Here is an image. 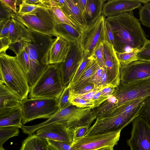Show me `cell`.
Segmentation results:
<instances>
[{
	"label": "cell",
	"mask_w": 150,
	"mask_h": 150,
	"mask_svg": "<svg viewBox=\"0 0 150 150\" xmlns=\"http://www.w3.org/2000/svg\"><path fill=\"white\" fill-rule=\"evenodd\" d=\"M114 37L113 46L116 52L139 51L148 40L139 19L133 11L107 17Z\"/></svg>",
	"instance_id": "1"
},
{
	"label": "cell",
	"mask_w": 150,
	"mask_h": 150,
	"mask_svg": "<svg viewBox=\"0 0 150 150\" xmlns=\"http://www.w3.org/2000/svg\"><path fill=\"white\" fill-rule=\"evenodd\" d=\"M65 87L60 63L49 64L30 87L28 98L58 99Z\"/></svg>",
	"instance_id": "2"
},
{
	"label": "cell",
	"mask_w": 150,
	"mask_h": 150,
	"mask_svg": "<svg viewBox=\"0 0 150 150\" xmlns=\"http://www.w3.org/2000/svg\"><path fill=\"white\" fill-rule=\"evenodd\" d=\"M0 72L4 84L21 100L28 98L30 86L26 75L18 63L16 57L0 52Z\"/></svg>",
	"instance_id": "3"
},
{
	"label": "cell",
	"mask_w": 150,
	"mask_h": 150,
	"mask_svg": "<svg viewBox=\"0 0 150 150\" xmlns=\"http://www.w3.org/2000/svg\"><path fill=\"white\" fill-rule=\"evenodd\" d=\"M12 18L20 22L28 29L52 37H56L54 27L56 24L50 9L38 7L25 15L14 13Z\"/></svg>",
	"instance_id": "4"
},
{
	"label": "cell",
	"mask_w": 150,
	"mask_h": 150,
	"mask_svg": "<svg viewBox=\"0 0 150 150\" xmlns=\"http://www.w3.org/2000/svg\"><path fill=\"white\" fill-rule=\"evenodd\" d=\"M58 99L28 98L22 100L23 125L36 119L50 117L58 111Z\"/></svg>",
	"instance_id": "5"
},
{
	"label": "cell",
	"mask_w": 150,
	"mask_h": 150,
	"mask_svg": "<svg viewBox=\"0 0 150 150\" xmlns=\"http://www.w3.org/2000/svg\"><path fill=\"white\" fill-rule=\"evenodd\" d=\"M143 103L130 112L114 116L96 118L95 122L90 127L85 135L121 131L139 116Z\"/></svg>",
	"instance_id": "6"
},
{
	"label": "cell",
	"mask_w": 150,
	"mask_h": 150,
	"mask_svg": "<svg viewBox=\"0 0 150 150\" xmlns=\"http://www.w3.org/2000/svg\"><path fill=\"white\" fill-rule=\"evenodd\" d=\"M112 95L117 100V108L132 100L147 98L150 96V77L127 84L120 82Z\"/></svg>",
	"instance_id": "7"
},
{
	"label": "cell",
	"mask_w": 150,
	"mask_h": 150,
	"mask_svg": "<svg viewBox=\"0 0 150 150\" xmlns=\"http://www.w3.org/2000/svg\"><path fill=\"white\" fill-rule=\"evenodd\" d=\"M105 18L102 14L95 22L82 30L79 43L84 54L92 56L97 47L105 41Z\"/></svg>",
	"instance_id": "8"
},
{
	"label": "cell",
	"mask_w": 150,
	"mask_h": 150,
	"mask_svg": "<svg viewBox=\"0 0 150 150\" xmlns=\"http://www.w3.org/2000/svg\"><path fill=\"white\" fill-rule=\"evenodd\" d=\"M121 131L85 135L72 143L71 146L75 150H97L107 147H113L117 144Z\"/></svg>",
	"instance_id": "9"
},
{
	"label": "cell",
	"mask_w": 150,
	"mask_h": 150,
	"mask_svg": "<svg viewBox=\"0 0 150 150\" xmlns=\"http://www.w3.org/2000/svg\"><path fill=\"white\" fill-rule=\"evenodd\" d=\"M130 138L127 141L131 150H150V126L138 116L133 121Z\"/></svg>",
	"instance_id": "10"
},
{
	"label": "cell",
	"mask_w": 150,
	"mask_h": 150,
	"mask_svg": "<svg viewBox=\"0 0 150 150\" xmlns=\"http://www.w3.org/2000/svg\"><path fill=\"white\" fill-rule=\"evenodd\" d=\"M70 47L65 61L60 63L63 84L67 86L82 63L83 52L79 43H69Z\"/></svg>",
	"instance_id": "11"
},
{
	"label": "cell",
	"mask_w": 150,
	"mask_h": 150,
	"mask_svg": "<svg viewBox=\"0 0 150 150\" xmlns=\"http://www.w3.org/2000/svg\"><path fill=\"white\" fill-rule=\"evenodd\" d=\"M120 82L127 84L150 77V62L138 60L121 65Z\"/></svg>",
	"instance_id": "12"
},
{
	"label": "cell",
	"mask_w": 150,
	"mask_h": 150,
	"mask_svg": "<svg viewBox=\"0 0 150 150\" xmlns=\"http://www.w3.org/2000/svg\"><path fill=\"white\" fill-rule=\"evenodd\" d=\"M70 44L59 36L53 39L41 59L45 65L64 62L69 52Z\"/></svg>",
	"instance_id": "13"
},
{
	"label": "cell",
	"mask_w": 150,
	"mask_h": 150,
	"mask_svg": "<svg viewBox=\"0 0 150 150\" xmlns=\"http://www.w3.org/2000/svg\"><path fill=\"white\" fill-rule=\"evenodd\" d=\"M36 131V134L42 139L70 143L73 142L71 130L61 122L45 126Z\"/></svg>",
	"instance_id": "14"
},
{
	"label": "cell",
	"mask_w": 150,
	"mask_h": 150,
	"mask_svg": "<svg viewBox=\"0 0 150 150\" xmlns=\"http://www.w3.org/2000/svg\"><path fill=\"white\" fill-rule=\"evenodd\" d=\"M105 67L108 76V85L116 87L120 81V64L113 45L105 41L103 43Z\"/></svg>",
	"instance_id": "15"
},
{
	"label": "cell",
	"mask_w": 150,
	"mask_h": 150,
	"mask_svg": "<svg viewBox=\"0 0 150 150\" xmlns=\"http://www.w3.org/2000/svg\"><path fill=\"white\" fill-rule=\"evenodd\" d=\"M25 45L30 61V69L27 77L30 87L35 83L48 65H44L41 62L37 48L34 43L25 42Z\"/></svg>",
	"instance_id": "16"
},
{
	"label": "cell",
	"mask_w": 150,
	"mask_h": 150,
	"mask_svg": "<svg viewBox=\"0 0 150 150\" xmlns=\"http://www.w3.org/2000/svg\"><path fill=\"white\" fill-rule=\"evenodd\" d=\"M141 6L140 0H110L104 4L102 13L105 17L113 16L133 11Z\"/></svg>",
	"instance_id": "17"
},
{
	"label": "cell",
	"mask_w": 150,
	"mask_h": 150,
	"mask_svg": "<svg viewBox=\"0 0 150 150\" xmlns=\"http://www.w3.org/2000/svg\"><path fill=\"white\" fill-rule=\"evenodd\" d=\"M9 38L11 44L21 41L35 42L34 37L29 29L12 18L11 19Z\"/></svg>",
	"instance_id": "18"
},
{
	"label": "cell",
	"mask_w": 150,
	"mask_h": 150,
	"mask_svg": "<svg viewBox=\"0 0 150 150\" xmlns=\"http://www.w3.org/2000/svg\"><path fill=\"white\" fill-rule=\"evenodd\" d=\"M23 113L21 106L0 109V127L15 126L21 128L23 125Z\"/></svg>",
	"instance_id": "19"
},
{
	"label": "cell",
	"mask_w": 150,
	"mask_h": 150,
	"mask_svg": "<svg viewBox=\"0 0 150 150\" xmlns=\"http://www.w3.org/2000/svg\"><path fill=\"white\" fill-rule=\"evenodd\" d=\"M82 31L65 23L57 24L54 27L56 37L59 36L68 42L71 43L79 42Z\"/></svg>",
	"instance_id": "20"
},
{
	"label": "cell",
	"mask_w": 150,
	"mask_h": 150,
	"mask_svg": "<svg viewBox=\"0 0 150 150\" xmlns=\"http://www.w3.org/2000/svg\"><path fill=\"white\" fill-rule=\"evenodd\" d=\"M21 101L6 85L0 82V109L18 107Z\"/></svg>",
	"instance_id": "21"
},
{
	"label": "cell",
	"mask_w": 150,
	"mask_h": 150,
	"mask_svg": "<svg viewBox=\"0 0 150 150\" xmlns=\"http://www.w3.org/2000/svg\"><path fill=\"white\" fill-rule=\"evenodd\" d=\"M61 8L70 18L83 28L87 26L86 20L76 0H65L63 6Z\"/></svg>",
	"instance_id": "22"
},
{
	"label": "cell",
	"mask_w": 150,
	"mask_h": 150,
	"mask_svg": "<svg viewBox=\"0 0 150 150\" xmlns=\"http://www.w3.org/2000/svg\"><path fill=\"white\" fill-rule=\"evenodd\" d=\"M117 99L112 95L98 105L91 109L96 119L109 117L117 109Z\"/></svg>",
	"instance_id": "23"
},
{
	"label": "cell",
	"mask_w": 150,
	"mask_h": 150,
	"mask_svg": "<svg viewBox=\"0 0 150 150\" xmlns=\"http://www.w3.org/2000/svg\"><path fill=\"white\" fill-rule=\"evenodd\" d=\"M105 0H87L85 18L87 26L95 22L102 15Z\"/></svg>",
	"instance_id": "24"
},
{
	"label": "cell",
	"mask_w": 150,
	"mask_h": 150,
	"mask_svg": "<svg viewBox=\"0 0 150 150\" xmlns=\"http://www.w3.org/2000/svg\"><path fill=\"white\" fill-rule=\"evenodd\" d=\"M49 147L47 139L32 134L23 141L20 150H49Z\"/></svg>",
	"instance_id": "25"
},
{
	"label": "cell",
	"mask_w": 150,
	"mask_h": 150,
	"mask_svg": "<svg viewBox=\"0 0 150 150\" xmlns=\"http://www.w3.org/2000/svg\"><path fill=\"white\" fill-rule=\"evenodd\" d=\"M101 67L102 66L93 56L92 59L78 81L71 87L72 90L73 91L78 90L89 84V80Z\"/></svg>",
	"instance_id": "26"
},
{
	"label": "cell",
	"mask_w": 150,
	"mask_h": 150,
	"mask_svg": "<svg viewBox=\"0 0 150 150\" xmlns=\"http://www.w3.org/2000/svg\"><path fill=\"white\" fill-rule=\"evenodd\" d=\"M29 30L35 39V42L34 43L37 48L39 58L41 62L42 58L47 50L53 38L47 35Z\"/></svg>",
	"instance_id": "27"
},
{
	"label": "cell",
	"mask_w": 150,
	"mask_h": 150,
	"mask_svg": "<svg viewBox=\"0 0 150 150\" xmlns=\"http://www.w3.org/2000/svg\"><path fill=\"white\" fill-rule=\"evenodd\" d=\"M51 10L56 24L65 23L82 30L84 29L81 25L70 18L59 7H52Z\"/></svg>",
	"instance_id": "28"
},
{
	"label": "cell",
	"mask_w": 150,
	"mask_h": 150,
	"mask_svg": "<svg viewBox=\"0 0 150 150\" xmlns=\"http://www.w3.org/2000/svg\"><path fill=\"white\" fill-rule=\"evenodd\" d=\"M20 128L15 126L0 127V146L10 138L18 136Z\"/></svg>",
	"instance_id": "29"
},
{
	"label": "cell",
	"mask_w": 150,
	"mask_h": 150,
	"mask_svg": "<svg viewBox=\"0 0 150 150\" xmlns=\"http://www.w3.org/2000/svg\"><path fill=\"white\" fill-rule=\"evenodd\" d=\"M92 58V55L90 56L88 54H84L82 62L68 86L71 87L78 81Z\"/></svg>",
	"instance_id": "30"
},
{
	"label": "cell",
	"mask_w": 150,
	"mask_h": 150,
	"mask_svg": "<svg viewBox=\"0 0 150 150\" xmlns=\"http://www.w3.org/2000/svg\"><path fill=\"white\" fill-rule=\"evenodd\" d=\"M16 60L26 76L30 69L29 58L25 49V42L22 49L15 56Z\"/></svg>",
	"instance_id": "31"
},
{
	"label": "cell",
	"mask_w": 150,
	"mask_h": 150,
	"mask_svg": "<svg viewBox=\"0 0 150 150\" xmlns=\"http://www.w3.org/2000/svg\"><path fill=\"white\" fill-rule=\"evenodd\" d=\"M139 9V21L143 25L150 28V0Z\"/></svg>",
	"instance_id": "32"
},
{
	"label": "cell",
	"mask_w": 150,
	"mask_h": 150,
	"mask_svg": "<svg viewBox=\"0 0 150 150\" xmlns=\"http://www.w3.org/2000/svg\"><path fill=\"white\" fill-rule=\"evenodd\" d=\"M138 52L134 51L128 52H116V53L120 65H126L138 60L137 57Z\"/></svg>",
	"instance_id": "33"
},
{
	"label": "cell",
	"mask_w": 150,
	"mask_h": 150,
	"mask_svg": "<svg viewBox=\"0 0 150 150\" xmlns=\"http://www.w3.org/2000/svg\"><path fill=\"white\" fill-rule=\"evenodd\" d=\"M71 88L67 86L64 89L58 101V111L72 105L69 100Z\"/></svg>",
	"instance_id": "34"
},
{
	"label": "cell",
	"mask_w": 150,
	"mask_h": 150,
	"mask_svg": "<svg viewBox=\"0 0 150 150\" xmlns=\"http://www.w3.org/2000/svg\"><path fill=\"white\" fill-rule=\"evenodd\" d=\"M138 60L150 62V40H147L137 54Z\"/></svg>",
	"instance_id": "35"
},
{
	"label": "cell",
	"mask_w": 150,
	"mask_h": 150,
	"mask_svg": "<svg viewBox=\"0 0 150 150\" xmlns=\"http://www.w3.org/2000/svg\"><path fill=\"white\" fill-rule=\"evenodd\" d=\"M138 116L145 120L150 126V96L144 101Z\"/></svg>",
	"instance_id": "36"
},
{
	"label": "cell",
	"mask_w": 150,
	"mask_h": 150,
	"mask_svg": "<svg viewBox=\"0 0 150 150\" xmlns=\"http://www.w3.org/2000/svg\"><path fill=\"white\" fill-rule=\"evenodd\" d=\"M49 146L54 150H75L71 143L47 139Z\"/></svg>",
	"instance_id": "37"
},
{
	"label": "cell",
	"mask_w": 150,
	"mask_h": 150,
	"mask_svg": "<svg viewBox=\"0 0 150 150\" xmlns=\"http://www.w3.org/2000/svg\"><path fill=\"white\" fill-rule=\"evenodd\" d=\"M92 55L100 66L105 67L103 43L97 47Z\"/></svg>",
	"instance_id": "38"
},
{
	"label": "cell",
	"mask_w": 150,
	"mask_h": 150,
	"mask_svg": "<svg viewBox=\"0 0 150 150\" xmlns=\"http://www.w3.org/2000/svg\"><path fill=\"white\" fill-rule=\"evenodd\" d=\"M71 103L80 108H91L94 106V101L92 100H86L78 98H73L69 99Z\"/></svg>",
	"instance_id": "39"
},
{
	"label": "cell",
	"mask_w": 150,
	"mask_h": 150,
	"mask_svg": "<svg viewBox=\"0 0 150 150\" xmlns=\"http://www.w3.org/2000/svg\"><path fill=\"white\" fill-rule=\"evenodd\" d=\"M41 7L39 5H34L27 3L25 0L22 1L19 4V9L17 13L20 15H25L29 13L36 8Z\"/></svg>",
	"instance_id": "40"
},
{
	"label": "cell",
	"mask_w": 150,
	"mask_h": 150,
	"mask_svg": "<svg viewBox=\"0 0 150 150\" xmlns=\"http://www.w3.org/2000/svg\"><path fill=\"white\" fill-rule=\"evenodd\" d=\"M90 127L88 125H85L76 127L71 130L72 134V143L84 136Z\"/></svg>",
	"instance_id": "41"
},
{
	"label": "cell",
	"mask_w": 150,
	"mask_h": 150,
	"mask_svg": "<svg viewBox=\"0 0 150 150\" xmlns=\"http://www.w3.org/2000/svg\"><path fill=\"white\" fill-rule=\"evenodd\" d=\"M11 19L0 21V38H9Z\"/></svg>",
	"instance_id": "42"
},
{
	"label": "cell",
	"mask_w": 150,
	"mask_h": 150,
	"mask_svg": "<svg viewBox=\"0 0 150 150\" xmlns=\"http://www.w3.org/2000/svg\"><path fill=\"white\" fill-rule=\"evenodd\" d=\"M0 21L10 19L14 12L11 9L0 2Z\"/></svg>",
	"instance_id": "43"
},
{
	"label": "cell",
	"mask_w": 150,
	"mask_h": 150,
	"mask_svg": "<svg viewBox=\"0 0 150 150\" xmlns=\"http://www.w3.org/2000/svg\"><path fill=\"white\" fill-rule=\"evenodd\" d=\"M103 67H101L90 78L88 81L89 84H93L96 88L99 87L101 82Z\"/></svg>",
	"instance_id": "44"
},
{
	"label": "cell",
	"mask_w": 150,
	"mask_h": 150,
	"mask_svg": "<svg viewBox=\"0 0 150 150\" xmlns=\"http://www.w3.org/2000/svg\"><path fill=\"white\" fill-rule=\"evenodd\" d=\"M105 41L113 46L114 37L110 25L105 20Z\"/></svg>",
	"instance_id": "45"
},
{
	"label": "cell",
	"mask_w": 150,
	"mask_h": 150,
	"mask_svg": "<svg viewBox=\"0 0 150 150\" xmlns=\"http://www.w3.org/2000/svg\"><path fill=\"white\" fill-rule=\"evenodd\" d=\"M101 88L100 87H97L92 91L81 95H75L71 93L69 97V99L73 98H78L86 100H92L95 94Z\"/></svg>",
	"instance_id": "46"
},
{
	"label": "cell",
	"mask_w": 150,
	"mask_h": 150,
	"mask_svg": "<svg viewBox=\"0 0 150 150\" xmlns=\"http://www.w3.org/2000/svg\"><path fill=\"white\" fill-rule=\"evenodd\" d=\"M96 88L94 84L90 83L76 91H73L71 89V93L75 95L83 94L92 91Z\"/></svg>",
	"instance_id": "47"
},
{
	"label": "cell",
	"mask_w": 150,
	"mask_h": 150,
	"mask_svg": "<svg viewBox=\"0 0 150 150\" xmlns=\"http://www.w3.org/2000/svg\"><path fill=\"white\" fill-rule=\"evenodd\" d=\"M101 89L95 94L92 99L94 101V106L93 108L95 107L98 105L103 101L105 100L108 97H104L101 96Z\"/></svg>",
	"instance_id": "48"
},
{
	"label": "cell",
	"mask_w": 150,
	"mask_h": 150,
	"mask_svg": "<svg viewBox=\"0 0 150 150\" xmlns=\"http://www.w3.org/2000/svg\"><path fill=\"white\" fill-rule=\"evenodd\" d=\"M16 0H0V2L2 3L6 6H7L14 13H17Z\"/></svg>",
	"instance_id": "49"
},
{
	"label": "cell",
	"mask_w": 150,
	"mask_h": 150,
	"mask_svg": "<svg viewBox=\"0 0 150 150\" xmlns=\"http://www.w3.org/2000/svg\"><path fill=\"white\" fill-rule=\"evenodd\" d=\"M115 87L108 85L102 88L101 89V96L104 97H107L112 95L113 93Z\"/></svg>",
	"instance_id": "50"
},
{
	"label": "cell",
	"mask_w": 150,
	"mask_h": 150,
	"mask_svg": "<svg viewBox=\"0 0 150 150\" xmlns=\"http://www.w3.org/2000/svg\"><path fill=\"white\" fill-rule=\"evenodd\" d=\"M108 85V71L105 67H103L101 82L99 87L102 88Z\"/></svg>",
	"instance_id": "51"
},
{
	"label": "cell",
	"mask_w": 150,
	"mask_h": 150,
	"mask_svg": "<svg viewBox=\"0 0 150 150\" xmlns=\"http://www.w3.org/2000/svg\"><path fill=\"white\" fill-rule=\"evenodd\" d=\"M0 39V52L6 51L11 44V41L9 38H3Z\"/></svg>",
	"instance_id": "52"
},
{
	"label": "cell",
	"mask_w": 150,
	"mask_h": 150,
	"mask_svg": "<svg viewBox=\"0 0 150 150\" xmlns=\"http://www.w3.org/2000/svg\"><path fill=\"white\" fill-rule=\"evenodd\" d=\"M24 42H19L11 44L8 49L12 50L16 55L22 49Z\"/></svg>",
	"instance_id": "53"
},
{
	"label": "cell",
	"mask_w": 150,
	"mask_h": 150,
	"mask_svg": "<svg viewBox=\"0 0 150 150\" xmlns=\"http://www.w3.org/2000/svg\"><path fill=\"white\" fill-rule=\"evenodd\" d=\"M76 1L85 18V9L87 0H76Z\"/></svg>",
	"instance_id": "54"
},
{
	"label": "cell",
	"mask_w": 150,
	"mask_h": 150,
	"mask_svg": "<svg viewBox=\"0 0 150 150\" xmlns=\"http://www.w3.org/2000/svg\"><path fill=\"white\" fill-rule=\"evenodd\" d=\"M25 1L28 3L36 5H39V4L40 1V0H25Z\"/></svg>",
	"instance_id": "55"
},
{
	"label": "cell",
	"mask_w": 150,
	"mask_h": 150,
	"mask_svg": "<svg viewBox=\"0 0 150 150\" xmlns=\"http://www.w3.org/2000/svg\"><path fill=\"white\" fill-rule=\"evenodd\" d=\"M97 150H114V149L113 147H107L102 148Z\"/></svg>",
	"instance_id": "56"
},
{
	"label": "cell",
	"mask_w": 150,
	"mask_h": 150,
	"mask_svg": "<svg viewBox=\"0 0 150 150\" xmlns=\"http://www.w3.org/2000/svg\"><path fill=\"white\" fill-rule=\"evenodd\" d=\"M0 150H6L3 147V146H0Z\"/></svg>",
	"instance_id": "57"
},
{
	"label": "cell",
	"mask_w": 150,
	"mask_h": 150,
	"mask_svg": "<svg viewBox=\"0 0 150 150\" xmlns=\"http://www.w3.org/2000/svg\"><path fill=\"white\" fill-rule=\"evenodd\" d=\"M49 150H54L51 148L49 146Z\"/></svg>",
	"instance_id": "58"
}]
</instances>
